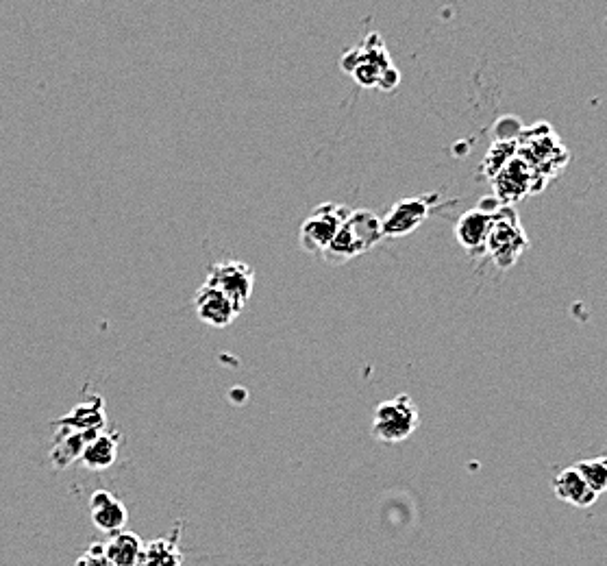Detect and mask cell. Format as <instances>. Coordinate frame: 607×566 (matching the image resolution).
I'll return each instance as SVG.
<instances>
[{"instance_id":"obj_1","label":"cell","mask_w":607,"mask_h":566,"mask_svg":"<svg viewBox=\"0 0 607 566\" xmlns=\"http://www.w3.org/2000/svg\"><path fill=\"white\" fill-rule=\"evenodd\" d=\"M340 66L362 88L392 92L401 83V72L394 66L388 46L379 33L366 35L362 44L346 51L340 59Z\"/></svg>"},{"instance_id":"obj_2","label":"cell","mask_w":607,"mask_h":566,"mask_svg":"<svg viewBox=\"0 0 607 566\" xmlns=\"http://www.w3.org/2000/svg\"><path fill=\"white\" fill-rule=\"evenodd\" d=\"M383 229H381V218L370 212V209H351L349 218L344 220V225L338 229L336 238L329 242L320 257L329 266H342L351 262L353 257H359L368 253L370 249L381 242Z\"/></svg>"},{"instance_id":"obj_3","label":"cell","mask_w":607,"mask_h":566,"mask_svg":"<svg viewBox=\"0 0 607 566\" xmlns=\"http://www.w3.org/2000/svg\"><path fill=\"white\" fill-rule=\"evenodd\" d=\"M527 246H529L527 231L523 225H520L516 209L512 205L503 203L497 216H494L483 255H488L492 264L499 270H510L520 257H523Z\"/></svg>"},{"instance_id":"obj_4","label":"cell","mask_w":607,"mask_h":566,"mask_svg":"<svg viewBox=\"0 0 607 566\" xmlns=\"http://www.w3.org/2000/svg\"><path fill=\"white\" fill-rule=\"evenodd\" d=\"M420 423L418 405L410 395L381 401L373 416V436L386 445H399L410 438Z\"/></svg>"},{"instance_id":"obj_5","label":"cell","mask_w":607,"mask_h":566,"mask_svg":"<svg viewBox=\"0 0 607 566\" xmlns=\"http://www.w3.org/2000/svg\"><path fill=\"white\" fill-rule=\"evenodd\" d=\"M351 207H346L336 201L320 203L312 209L299 231V242L301 249L309 255H322L329 246V242L336 238L338 229L344 225V220L349 218Z\"/></svg>"},{"instance_id":"obj_6","label":"cell","mask_w":607,"mask_h":566,"mask_svg":"<svg viewBox=\"0 0 607 566\" xmlns=\"http://www.w3.org/2000/svg\"><path fill=\"white\" fill-rule=\"evenodd\" d=\"M501 205V201L490 196V199H483L477 207L468 209V212L457 220L455 238L468 255H483V251H486L488 233Z\"/></svg>"},{"instance_id":"obj_7","label":"cell","mask_w":607,"mask_h":566,"mask_svg":"<svg viewBox=\"0 0 607 566\" xmlns=\"http://www.w3.org/2000/svg\"><path fill=\"white\" fill-rule=\"evenodd\" d=\"M205 283L218 288L220 292H225L240 310H244V305L253 297L255 273L249 264L238 260H225L209 266Z\"/></svg>"},{"instance_id":"obj_8","label":"cell","mask_w":607,"mask_h":566,"mask_svg":"<svg viewBox=\"0 0 607 566\" xmlns=\"http://www.w3.org/2000/svg\"><path fill=\"white\" fill-rule=\"evenodd\" d=\"M431 214L429 196H410L396 201L388 214L381 218V229L386 238H405L425 223Z\"/></svg>"},{"instance_id":"obj_9","label":"cell","mask_w":607,"mask_h":566,"mask_svg":"<svg viewBox=\"0 0 607 566\" xmlns=\"http://www.w3.org/2000/svg\"><path fill=\"white\" fill-rule=\"evenodd\" d=\"M494 181V199L512 205L514 201H520L523 196L531 194L536 188V177L531 168L525 164V159H520L518 155L512 157L497 175L492 177Z\"/></svg>"},{"instance_id":"obj_10","label":"cell","mask_w":607,"mask_h":566,"mask_svg":"<svg viewBox=\"0 0 607 566\" xmlns=\"http://www.w3.org/2000/svg\"><path fill=\"white\" fill-rule=\"evenodd\" d=\"M194 310L196 316L209 327H229L235 318L242 314V310L235 305L225 292H220L218 288L209 286V283L203 281V286L196 290L194 294Z\"/></svg>"},{"instance_id":"obj_11","label":"cell","mask_w":607,"mask_h":566,"mask_svg":"<svg viewBox=\"0 0 607 566\" xmlns=\"http://www.w3.org/2000/svg\"><path fill=\"white\" fill-rule=\"evenodd\" d=\"M90 514L92 523L96 529H101L103 534H116L125 529L129 523V510L125 503L116 499L107 490H96L90 499Z\"/></svg>"},{"instance_id":"obj_12","label":"cell","mask_w":607,"mask_h":566,"mask_svg":"<svg viewBox=\"0 0 607 566\" xmlns=\"http://www.w3.org/2000/svg\"><path fill=\"white\" fill-rule=\"evenodd\" d=\"M553 492L557 499L575 508H590L594 506V501L599 499L597 492L588 486V482L581 477L575 466H568V469H564L553 479Z\"/></svg>"},{"instance_id":"obj_13","label":"cell","mask_w":607,"mask_h":566,"mask_svg":"<svg viewBox=\"0 0 607 566\" xmlns=\"http://www.w3.org/2000/svg\"><path fill=\"white\" fill-rule=\"evenodd\" d=\"M66 429H74V432L85 434V436H94L98 432H103L107 416L103 410V401L101 399H92L88 403H81L74 408L66 418L59 421Z\"/></svg>"},{"instance_id":"obj_14","label":"cell","mask_w":607,"mask_h":566,"mask_svg":"<svg viewBox=\"0 0 607 566\" xmlns=\"http://www.w3.org/2000/svg\"><path fill=\"white\" fill-rule=\"evenodd\" d=\"M118 458V440L116 436L98 432L92 438H88L81 453V464L90 471H105L109 466H114Z\"/></svg>"},{"instance_id":"obj_15","label":"cell","mask_w":607,"mask_h":566,"mask_svg":"<svg viewBox=\"0 0 607 566\" xmlns=\"http://www.w3.org/2000/svg\"><path fill=\"white\" fill-rule=\"evenodd\" d=\"M105 553L114 566H140L144 543L140 536L122 529V532L111 534V538L105 543Z\"/></svg>"},{"instance_id":"obj_16","label":"cell","mask_w":607,"mask_h":566,"mask_svg":"<svg viewBox=\"0 0 607 566\" xmlns=\"http://www.w3.org/2000/svg\"><path fill=\"white\" fill-rule=\"evenodd\" d=\"M175 534L172 538H157L153 543L144 545L140 566H181L183 553L179 549Z\"/></svg>"},{"instance_id":"obj_17","label":"cell","mask_w":607,"mask_h":566,"mask_svg":"<svg viewBox=\"0 0 607 566\" xmlns=\"http://www.w3.org/2000/svg\"><path fill=\"white\" fill-rule=\"evenodd\" d=\"M90 436L74 432V429H66L61 432L55 440V447L51 451V460L57 466V469H66L74 460H81V453L85 442H88Z\"/></svg>"},{"instance_id":"obj_18","label":"cell","mask_w":607,"mask_h":566,"mask_svg":"<svg viewBox=\"0 0 607 566\" xmlns=\"http://www.w3.org/2000/svg\"><path fill=\"white\" fill-rule=\"evenodd\" d=\"M575 469L586 479L588 486L601 497L607 492V455L603 458H592V460H581L575 464Z\"/></svg>"},{"instance_id":"obj_19","label":"cell","mask_w":607,"mask_h":566,"mask_svg":"<svg viewBox=\"0 0 607 566\" xmlns=\"http://www.w3.org/2000/svg\"><path fill=\"white\" fill-rule=\"evenodd\" d=\"M77 566H114L109 562L105 545H90V549L83 553V556L77 560Z\"/></svg>"}]
</instances>
